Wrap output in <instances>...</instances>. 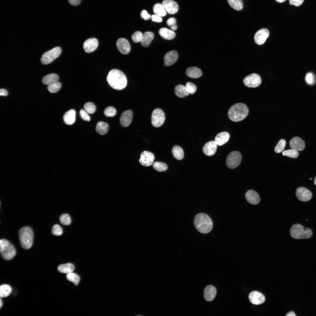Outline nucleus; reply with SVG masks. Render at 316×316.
<instances>
[{
	"label": "nucleus",
	"instance_id": "nucleus-42",
	"mask_svg": "<svg viewBox=\"0 0 316 316\" xmlns=\"http://www.w3.org/2000/svg\"><path fill=\"white\" fill-rule=\"evenodd\" d=\"M286 145V142L285 140L283 139L280 140L275 147V152L276 153L282 152L285 148Z\"/></svg>",
	"mask_w": 316,
	"mask_h": 316
},
{
	"label": "nucleus",
	"instance_id": "nucleus-59",
	"mask_svg": "<svg viewBox=\"0 0 316 316\" xmlns=\"http://www.w3.org/2000/svg\"><path fill=\"white\" fill-rule=\"evenodd\" d=\"M314 183L316 185V177H315V180H314Z\"/></svg>",
	"mask_w": 316,
	"mask_h": 316
},
{
	"label": "nucleus",
	"instance_id": "nucleus-25",
	"mask_svg": "<svg viewBox=\"0 0 316 316\" xmlns=\"http://www.w3.org/2000/svg\"><path fill=\"white\" fill-rule=\"evenodd\" d=\"M75 112L71 109L66 112L63 116V121L67 125H71L75 122Z\"/></svg>",
	"mask_w": 316,
	"mask_h": 316
},
{
	"label": "nucleus",
	"instance_id": "nucleus-2",
	"mask_svg": "<svg viewBox=\"0 0 316 316\" xmlns=\"http://www.w3.org/2000/svg\"><path fill=\"white\" fill-rule=\"evenodd\" d=\"M194 226L200 233L206 234L210 232L213 227V222L210 218L204 213H200L195 217L194 220Z\"/></svg>",
	"mask_w": 316,
	"mask_h": 316
},
{
	"label": "nucleus",
	"instance_id": "nucleus-45",
	"mask_svg": "<svg viewBox=\"0 0 316 316\" xmlns=\"http://www.w3.org/2000/svg\"><path fill=\"white\" fill-rule=\"evenodd\" d=\"M143 36L142 33L139 31L134 32L131 36V39L135 43L141 42Z\"/></svg>",
	"mask_w": 316,
	"mask_h": 316
},
{
	"label": "nucleus",
	"instance_id": "nucleus-23",
	"mask_svg": "<svg viewBox=\"0 0 316 316\" xmlns=\"http://www.w3.org/2000/svg\"><path fill=\"white\" fill-rule=\"evenodd\" d=\"M217 293L216 288L212 285L207 286L204 290V296L205 299L208 302L213 300Z\"/></svg>",
	"mask_w": 316,
	"mask_h": 316
},
{
	"label": "nucleus",
	"instance_id": "nucleus-29",
	"mask_svg": "<svg viewBox=\"0 0 316 316\" xmlns=\"http://www.w3.org/2000/svg\"><path fill=\"white\" fill-rule=\"evenodd\" d=\"M74 269V266L71 263L61 264L59 265L57 267V270L59 272L67 274L73 272Z\"/></svg>",
	"mask_w": 316,
	"mask_h": 316
},
{
	"label": "nucleus",
	"instance_id": "nucleus-14",
	"mask_svg": "<svg viewBox=\"0 0 316 316\" xmlns=\"http://www.w3.org/2000/svg\"><path fill=\"white\" fill-rule=\"evenodd\" d=\"M117 48L122 54H126L130 51V47L128 41L123 38L119 39L116 43Z\"/></svg>",
	"mask_w": 316,
	"mask_h": 316
},
{
	"label": "nucleus",
	"instance_id": "nucleus-36",
	"mask_svg": "<svg viewBox=\"0 0 316 316\" xmlns=\"http://www.w3.org/2000/svg\"><path fill=\"white\" fill-rule=\"evenodd\" d=\"M227 1L229 5L236 10L240 11L243 8L242 0H227Z\"/></svg>",
	"mask_w": 316,
	"mask_h": 316
},
{
	"label": "nucleus",
	"instance_id": "nucleus-6",
	"mask_svg": "<svg viewBox=\"0 0 316 316\" xmlns=\"http://www.w3.org/2000/svg\"><path fill=\"white\" fill-rule=\"evenodd\" d=\"M0 252L2 258L7 260L12 259L16 254L13 245L5 239H1L0 241Z\"/></svg>",
	"mask_w": 316,
	"mask_h": 316
},
{
	"label": "nucleus",
	"instance_id": "nucleus-7",
	"mask_svg": "<svg viewBox=\"0 0 316 316\" xmlns=\"http://www.w3.org/2000/svg\"><path fill=\"white\" fill-rule=\"evenodd\" d=\"M61 52V49L59 47H55L46 51L42 56L41 59V63L44 65L50 63L60 56Z\"/></svg>",
	"mask_w": 316,
	"mask_h": 316
},
{
	"label": "nucleus",
	"instance_id": "nucleus-26",
	"mask_svg": "<svg viewBox=\"0 0 316 316\" xmlns=\"http://www.w3.org/2000/svg\"><path fill=\"white\" fill-rule=\"evenodd\" d=\"M186 75L193 78H197L202 75V72L199 68L196 67H190L188 68L186 71Z\"/></svg>",
	"mask_w": 316,
	"mask_h": 316
},
{
	"label": "nucleus",
	"instance_id": "nucleus-32",
	"mask_svg": "<svg viewBox=\"0 0 316 316\" xmlns=\"http://www.w3.org/2000/svg\"><path fill=\"white\" fill-rule=\"evenodd\" d=\"M172 153L173 157L177 160H181L184 157V152L183 149L179 146L175 145L172 148Z\"/></svg>",
	"mask_w": 316,
	"mask_h": 316
},
{
	"label": "nucleus",
	"instance_id": "nucleus-47",
	"mask_svg": "<svg viewBox=\"0 0 316 316\" xmlns=\"http://www.w3.org/2000/svg\"><path fill=\"white\" fill-rule=\"evenodd\" d=\"M185 87L189 94H193L196 91V87L195 85L192 83L187 82Z\"/></svg>",
	"mask_w": 316,
	"mask_h": 316
},
{
	"label": "nucleus",
	"instance_id": "nucleus-35",
	"mask_svg": "<svg viewBox=\"0 0 316 316\" xmlns=\"http://www.w3.org/2000/svg\"><path fill=\"white\" fill-rule=\"evenodd\" d=\"M153 11L155 14L160 17L164 16L166 14L164 8L162 5L160 4H156L154 5Z\"/></svg>",
	"mask_w": 316,
	"mask_h": 316
},
{
	"label": "nucleus",
	"instance_id": "nucleus-31",
	"mask_svg": "<svg viewBox=\"0 0 316 316\" xmlns=\"http://www.w3.org/2000/svg\"><path fill=\"white\" fill-rule=\"evenodd\" d=\"M174 92L176 96L181 98L185 97L189 94L185 87L181 85H178L175 87Z\"/></svg>",
	"mask_w": 316,
	"mask_h": 316
},
{
	"label": "nucleus",
	"instance_id": "nucleus-24",
	"mask_svg": "<svg viewBox=\"0 0 316 316\" xmlns=\"http://www.w3.org/2000/svg\"><path fill=\"white\" fill-rule=\"evenodd\" d=\"M230 138L229 133L226 132L219 133L216 136L215 142L217 145L220 146L226 143Z\"/></svg>",
	"mask_w": 316,
	"mask_h": 316
},
{
	"label": "nucleus",
	"instance_id": "nucleus-40",
	"mask_svg": "<svg viewBox=\"0 0 316 316\" xmlns=\"http://www.w3.org/2000/svg\"><path fill=\"white\" fill-rule=\"evenodd\" d=\"M59 220L61 223L65 225H70L71 222V217L68 214H64L61 215L59 217Z\"/></svg>",
	"mask_w": 316,
	"mask_h": 316
},
{
	"label": "nucleus",
	"instance_id": "nucleus-12",
	"mask_svg": "<svg viewBox=\"0 0 316 316\" xmlns=\"http://www.w3.org/2000/svg\"><path fill=\"white\" fill-rule=\"evenodd\" d=\"M296 195L298 198L303 202L310 200L312 197L311 192L304 187H299L296 191Z\"/></svg>",
	"mask_w": 316,
	"mask_h": 316
},
{
	"label": "nucleus",
	"instance_id": "nucleus-11",
	"mask_svg": "<svg viewBox=\"0 0 316 316\" xmlns=\"http://www.w3.org/2000/svg\"><path fill=\"white\" fill-rule=\"evenodd\" d=\"M154 158V156L153 153L148 151H144L140 155L139 162L143 166H150L152 164Z\"/></svg>",
	"mask_w": 316,
	"mask_h": 316
},
{
	"label": "nucleus",
	"instance_id": "nucleus-44",
	"mask_svg": "<svg viewBox=\"0 0 316 316\" xmlns=\"http://www.w3.org/2000/svg\"><path fill=\"white\" fill-rule=\"evenodd\" d=\"M116 109L112 107H107L104 112L105 116L108 117L114 116L116 115Z\"/></svg>",
	"mask_w": 316,
	"mask_h": 316
},
{
	"label": "nucleus",
	"instance_id": "nucleus-53",
	"mask_svg": "<svg viewBox=\"0 0 316 316\" xmlns=\"http://www.w3.org/2000/svg\"><path fill=\"white\" fill-rule=\"evenodd\" d=\"M152 20L153 21L160 23L162 21L161 17L155 14L152 15L151 16Z\"/></svg>",
	"mask_w": 316,
	"mask_h": 316
},
{
	"label": "nucleus",
	"instance_id": "nucleus-50",
	"mask_svg": "<svg viewBox=\"0 0 316 316\" xmlns=\"http://www.w3.org/2000/svg\"><path fill=\"white\" fill-rule=\"evenodd\" d=\"M140 16L142 18L144 19L145 20H149L151 16L150 15L148 14L145 10H142L140 13Z\"/></svg>",
	"mask_w": 316,
	"mask_h": 316
},
{
	"label": "nucleus",
	"instance_id": "nucleus-9",
	"mask_svg": "<svg viewBox=\"0 0 316 316\" xmlns=\"http://www.w3.org/2000/svg\"><path fill=\"white\" fill-rule=\"evenodd\" d=\"M165 119L164 113L163 111L159 108L154 109L152 113L151 123L153 126L159 127L164 123Z\"/></svg>",
	"mask_w": 316,
	"mask_h": 316
},
{
	"label": "nucleus",
	"instance_id": "nucleus-27",
	"mask_svg": "<svg viewBox=\"0 0 316 316\" xmlns=\"http://www.w3.org/2000/svg\"><path fill=\"white\" fill-rule=\"evenodd\" d=\"M159 34L163 38L169 40L173 39L176 36L174 32L166 28H160L159 30Z\"/></svg>",
	"mask_w": 316,
	"mask_h": 316
},
{
	"label": "nucleus",
	"instance_id": "nucleus-5",
	"mask_svg": "<svg viewBox=\"0 0 316 316\" xmlns=\"http://www.w3.org/2000/svg\"><path fill=\"white\" fill-rule=\"evenodd\" d=\"M290 233L291 237L295 239H307L312 235L311 230L304 227L302 225L297 224L293 225L291 227Z\"/></svg>",
	"mask_w": 316,
	"mask_h": 316
},
{
	"label": "nucleus",
	"instance_id": "nucleus-41",
	"mask_svg": "<svg viewBox=\"0 0 316 316\" xmlns=\"http://www.w3.org/2000/svg\"><path fill=\"white\" fill-rule=\"evenodd\" d=\"M84 109L88 114H93L96 110V107L95 105L92 102H88L85 104L84 106Z\"/></svg>",
	"mask_w": 316,
	"mask_h": 316
},
{
	"label": "nucleus",
	"instance_id": "nucleus-58",
	"mask_svg": "<svg viewBox=\"0 0 316 316\" xmlns=\"http://www.w3.org/2000/svg\"><path fill=\"white\" fill-rule=\"evenodd\" d=\"M0 308H1L2 307V305H3L2 301V300H1V298H0Z\"/></svg>",
	"mask_w": 316,
	"mask_h": 316
},
{
	"label": "nucleus",
	"instance_id": "nucleus-21",
	"mask_svg": "<svg viewBox=\"0 0 316 316\" xmlns=\"http://www.w3.org/2000/svg\"><path fill=\"white\" fill-rule=\"evenodd\" d=\"M133 112L131 111L128 110L123 112L120 119L121 126L124 127L128 126L131 122Z\"/></svg>",
	"mask_w": 316,
	"mask_h": 316
},
{
	"label": "nucleus",
	"instance_id": "nucleus-10",
	"mask_svg": "<svg viewBox=\"0 0 316 316\" xmlns=\"http://www.w3.org/2000/svg\"><path fill=\"white\" fill-rule=\"evenodd\" d=\"M261 82L260 76L256 73H253L246 77L244 79L243 83L246 86L251 88L256 87L259 86Z\"/></svg>",
	"mask_w": 316,
	"mask_h": 316
},
{
	"label": "nucleus",
	"instance_id": "nucleus-60",
	"mask_svg": "<svg viewBox=\"0 0 316 316\" xmlns=\"http://www.w3.org/2000/svg\"><path fill=\"white\" fill-rule=\"evenodd\" d=\"M312 179V178H310V180H311Z\"/></svg>",
	"mask_w": 316,
	"mask_h": 316
},
{
	"label": "nucleus",
	"instance_id": "nucleus-1",
	"mask_svg": "<svg viewBox=\"0 0 316 316\" xmlns=\"http://www.w3.org/2000/svg\"><path fill=\"white\" fill-rule=\"evenodd\" d=\"M107 80L111 87L117 90L124 89L127 84L126 75L122 71L117 69L111 70L108 74Z\"/></svg>",
	"mask_w": 316,
	"mask_h": 316
},
{
	"label": "nucleus",
	"instance_id": "nucleus-20",
	"mask_svg": "<svg viewBox=\"0 0 316 316\" xmlns=\"http://www.w3.org/2000/svg\"><path fill=\"white\" fill-rule=\"evenodd\" d=\"M305 145L304 142L300 138L297 137L293 138L289 142L290 147L297 151L303 150L305 148Z\"/></svg>",
	"mask_w": 316,
	"mask_h": 316
},
{
	"label": "nucleus",
	"instance_id": "nucleus-51",
	"mask_svg": "<svg viewBox=\"0 0 316 316\" xmlns=\"http://www.w3.org/2000/svg\"><path fill=\"white\" fill-rule=\"evenodd\" d=\"M304 0H289V3L290 5H293L296 6H300L303 3Z\"/></svg>",
	"mask_w": 316,
	"mask_h": 316
},
{
	"label": "nucleus",
	"instance_id": "nucleus-8",
	"mask_svg": "<svg viewBox=\"0 0 316 316\" xmlns=\"http://www.w3.org/2000/svg\"><path fill=\"white\" fill-rule=\"evenodd\" d=\"M241 160V153L238 151H233L227 156L226 159L227 166L230 169H234L239 165Z\"/></svg>",
	"mask_w": 316,
	"mask_h": 316
},
{
	"label": "nucleus",
	"instance_id": "nucleus-18",
	"mask_svg": "<svg viewBox=\"0 0 316 316\" xmlns=\"http://www.w3.org/2000/svg\"><path fill=\"white\" fill-rule=\"evenodd\" d=\"M178 54L175 51H171L167 52L164 57V65L169 66L174 64L177 60Z\"/></svg>",
	"mask_w": 316,
	"mask_h": 316
},
{
	"label": "nucleus",
	"instance_id": "nucleus-56",
	"mask_svg": "<svg viewBox=\"0 0 316 316\" xmlns=\"http://www.w3.org/2000/svg\"><path fill=\"white\" fill-rule=\"evenodd\" d=\"M286 316H295L296 315L295 313L293 311H290L287 313Z\"/></svg>",
	"mask_w": 316,
	"mask_h": 316
},
{
	"label": "nucleus",
	"instance_id": "nucleus-4",
	"mask_svg": "<svg viewBox=\"0 0 316 316\" xmlns=\"http://www.w3.org/2000/svg\"><path fill=\"white\" fill-rule=\"evenodd\" d=\"M18 236L20 245L23 248L28 249L32 247L34 233L30 227L25 226L21 228L19 231Z\"/></svg>",
	"mask_w": 316,
	"mask_h": 316
},
{
	"label": "nucleus",
	"instance_id": "nucleus-37",
	"mask_svg": "<svg viewBox=\"0 0 316 316\" xmlns=\"http://www.w3.org/2000/svg\"><path fill=\"white\" fill-rule=\"evenodd\" d=\"M153 167L156 170L159 172H163L167 170L168 166L165 163L160 162H155L153 164Z\"/></svg>",
	"mask_w": 316,
	"mask_h": 316
},
{
	"label": "nucleus",
	"instance_id": "nucleus-28",
	"mask_svg": "<svg viewBox=\"0 0 316 316\" xmlns=\"http://www.w3.org/2000/svg\"><path fill=\"white\" fill-rule=\"evenodd\" d=\"M154 37V35L152 32H145L143 35L142 40L141 42L142 45L145 47H148Z\"/></svg>",
	"mask_w": 316,
	"mask_h": 316
},
{
	"label": "nucleus",
	"instance_id": "nucleus-57",
	"mask_svg": "<svg viewBox=\"0 0 316 316\" xmlns=\"http://www.w3.org/2000/svg\"><path fill=\"white\" fill-rule=\"evenodd\" d=\"M286 0H276V1L279 3H283Z\"/></svg>",
	"mask_w": 316,
	"mask_h": 316
},
{
	"label": "nucleus",
	"instance_id": "nucleus-48",
	"mask_svg": "<svg viewBox=\"0 0 316 316\" xmlns=\"http://www.w3.org/2000/svg\"><path fill=\"white\" fill-rule=\"evenodd\" d=\"M305 81L309 85H312L314 84L315 82V78L314 75L312 73H307L305 76Z\"/></svg>",
	"mask_w": 316,
	"mask_h": 316
},
{
	"label": "nucleus",
	"instance_id": "nucleus-55",
	"mask_svg": "<svg viewBox=\"0 0 316 316\" xmlns=\"http://www.w3.org/2000/svg\"><path fill=\"white\" fill-rule=\"evenodd\" d=\"M8 95L7 91L4 89H1L0 90V95L6 96Z\"/></svg>",
	"mask_w": 316,
	"mask_h": 316
},
{
	"label": "nucleus",
	"instance_id": "nucleus-34",
	"mask_svg": "<svg viewBox=\"0 0 316 316\" xmlns=\"http://www.w3.org/2000/svg\"><path fill=\"white\" fill-rule=\"evenodd\" d=\"M11 291L12 288L10 285L2 284L0 287V297L1 298L7 297L10 295Z\"/></svg>",
	"mask_w": 316,
	"mask_h": 316
},
{
	"label": "nucleus",
	"instance_id": "nucleus-19",
	"mask_svg": "<svg viewBox=\"0 0 316 316\" xmlns=\"http://www.w3.org/2000/svg\"><path fill=\"white\" fill-rule=\"evenodd\" d=\"M217 146L215 141H209L207 142L203 147V152L207 156H212L216 153Z\"/></svg>",
	"mask_w": 316,
	"mask_h": 316
},
{
	"label": "nucleus",
	"instance_id": "nucleus-46",
	"mask_svg": "<svg viewBox=\"0 0 316 316\" xmlns=\"http://www.w3.org/2000/svg\"><path fill=\"white\" fill-rule=\"evenodd\" d=\"M63 232L62 229L59 225L56 224L53 226L51 231L53 235L60 236L62 234Z\"/></svg>",
	"mask_w": 316,
	"mask_h": 316
},
{
	"label": "nucleus",
	"instance_id": "nucleus-54",
	"mask_svg": "<svg viewBox=\"0 0 316 316\" xmlns=\"http://www.w3.org/2000/svg\"><path fill=\"white\" fill-rule=\"evenodd\" d=\"M69 3L71 5L76 6L79 4L81 0H68Z\"/></svg>",
	"mask_w": 316,
	"mask_h": 316
},
{
	"label": "nucleus",
	"instance_id": "nucleus-16",
	"mask_svg": "<svg viewBox=\"0 0 316 316\" xmlns=\"http://www.w3.org/2000/svg\"><path fill=\"white\" fill-rule=\"evenodd\" d=\"M98 45L97 40L95 38H92L87 39L84 42L83 48L85 52L90 53L94 51Z\"/></svg>",
	"mask_w": 316,
	"mask_h": 316
},
{
	"label": "nucleus",
	"instance_id": "nucleus-52",
	"mask_svg": "<svg viewBox=\"0 0 316 316\" xmlns=\"http://www.w3.org/2000/svg\"><path fill=\"white\" fill-rule=\"evenodd\" d=\"M167 24L170 27L176 25V20L174 18H171L168 19L166 22Z\"/></svg>",
	"mask_w": 316,
	"mask_h": 316
},
{
	"label": "nucleus",
	"instance_id": "nucleus-49",
	"mask_svg": "<svg viewBox=\"0 0 316 316\" xmlns=\"http://www.w3.org/2000/svg\"><path fill=\"white\" fill-rule=\"evenodd\" d=\"M80 115L81 118L85 121H89L90 118V116L84 109H81L80 111Z\"/></svg>",
	"mask_w": 316,
	"mask_h": 316
},
{
	"label": "nucleus",
	"instance_id": "nucleus-43",
	"mask_svg": "<svg viewBox=\"0 0 316 316\" xmlns=\"http://www.w3.org/2000/svg\"><path fill=\"white\" fill-rule=\"evenodd\" d=\"M282 154L283 156H287L293 158H297L299 155L298 151L293 149L284 151L283 152Z\"/></svg>",
	"mask_w": 316,
	"mask_h": 316
},
{
	"label": "nucleus",
	"instance_id": "nucleus-17",
	"mask_svg": "<svg viewBox=\"0 0 316 316\" xmlns=\"http://www.w3.org/2000/svg\"><path fill=\"white\" fill-rule=\"evenodd\" d=\"M248 298L252 304L255 305L262 304L265 300V298L263 294L255 291H252L249 294Z\"/></svg>",
	"mask_w": 316,
	"mask_h": 316
},
{
	"label": "nucleus",
	"instance_id": "nucleus-15",
	"mask_svg": "<svg viewBox=\"0 0 316 316\" xmlns=\"http://www.w3.org/2000/svg\"><path fill=\"white\" fill-rule=\"evenodd\" d=\"M162 4L169 13L173 14L178 11V6L177 3L172 0H164Z\"/></svg>",
	"mask_w": 316,
	"mask_h": 316
},
{
	"label": "nucleus",
	"instance_id": "nucleus-39",
	"mask_svg": "<svg viewBox=\"0 0 316 316\" xmlns=\"http://www.w3.org/2000/svg\"><path fill=\"white\" fill-rule=\"evenodd\" d=\"M61 84L59 82H56L48 85L47 88L49 92L55 93L57 92L60 89Z\"/></svg>",
	"mask_w": 316,
	"mask_h": 316
},
{
	"label": "nucleus",
	"instance_id": "nucleus-3",
	"mask_svg": "<svg viewBox=\"0 0 316 316\" xmlns=\"http://www.w3.org/2000/svg\"><path fill=\"white\" fill-rule=\"evenodd\" d=\"M248 109L246 105L242 103L236 104L229 109L228 113L229 118L234 122L241 121L246 117Z\"/></svg>",
	"mask_w": 316,
	"mask_h": 316
},
{
	"label": "nucleus",
	"instance_id": "nucleus-22",
	"mask_svg": "<svg viewBox=\"0 0 316 316\" xmlns=\"http://www.w3.org/2000/svg\"><path fill=\"white\" fill-rule=\"evenodd\" d=\"M247 201L250 203L256 205L260 201V198L258 194L255 191L249 190L248 191L245 195Z\"/></svg>",
	"mask_w": 316,
	"mask_h": 316
},
{
	"label": "nucleus",
	"instance_id": "nucleus-30",
	"mask_svg": "<svg viewBox=\"0 0 316 316\" xmlns=\"http://www.w3.org/2000/svg\"><path fill=\"white\" fill-rule=\"evenodd\" d=\"M59 76L54 73H51L44 76L42 79V83L45 85H49L58 82Z\"/></svg>",
	"mask_w": 316,
	"mask_h": 316
},
{
	"label": "nucleus",
	"instance_id": "nucleus-33",
	"mask_svg": "<svg viewBox=\"0 0 316 316\" xmlns=\"http://www.w3.org/2000/svg\"><path fill=\"white\" fill-rule=\"evenodd\" d=\"M108 129V125L107 123L102 121H99L97 123L96 130L99 134L105 135L107 133Z\"/></svg>",
	"mask_w": 316,
	"mask_h": 316
},
{
	"label": "nucleus",
	"instance_id": "nucleus-38",
	"mask_svg": "<svg viewBox=\"0 0 316 316\" xmlns=\"http://www.w3.org/2000/svg\"><path fill=\"white\" fill-rule=\"evenodd\" d=\"M66 277L68 281L73 283L75 285H78L80 281V278L76 274L72 272L67 274Z\"/></svg>",
	"mask_w": 316,
	"mask_h": 316
},
{
	"label": "nucleus",
	"instance_id": "nucleus-13",
	"mask_svg": "<svg viewBox=\"0 0 316 316\" xmlns=\"http://www.w3.org/2000/svg\"><path fill=\"white\" fill-rule=\"evenodd\" d=\"M269 32L266 28L258 30L255 34L254 39L255 43L259 45L263 44L269 37Z\"/></svg>",
	"mask_w": 316,
	"mask_h": 316
}]
</instances>
